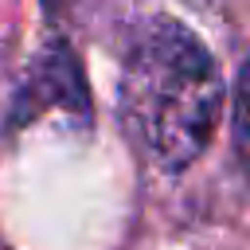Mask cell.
I'll return each mask as SVG.
<instances>
[{"label":"cell","mask_w":250,"mask_h":250,"mask_svg":"<svg viewBox=\"0 0 250 250\" xmlns=\"http://www.w3.org/2000/svg\"><path fill=\"white\" fill-rule=\"evenodd\" d=\"M219 109L223 78L203 39L168 16L148 20L117 82V113L141 156L160 172H184L211 145Z\"/></svg>","instance_id":"obj_1"},{"label":"cell","mask_w":250,"mask_h":250,"mask_svg":"<svg viewBox=\"0 0 250 250\" xmlns=\"http://www.w3.org/2000/svg\"><path fill=\"white\" fill-rule=\"evenodd\" d=\"M234 152H238V164L250 180V62L242 66L238 94H234Z\"/></svg>","instance_id":"obj_2"}]
</instances>
